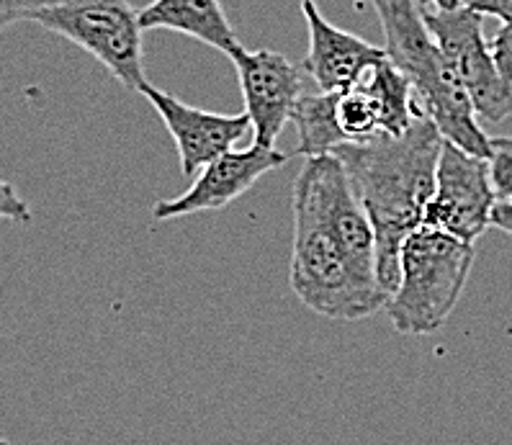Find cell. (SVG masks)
<instances>
[{
	"label": "cell",
	"instance_id": "obj_1",
	"mask_svg": "<svg viewBox=\"0 0 512 445\" xmlns=\"http://www.w3.org/2000/svg\"><path fill=\"white\" fill-rule=\"evenodd\" d=\"M446 139L428 116L399 137L379 134L368 142H350L335 155L348 170L376 232V271L386 294L399 283V253L404 240L425 224V209L435 191V168Z\"/></svg>",
	"mask_w": 512,
	"mask_h": 445
},
{
	"label": "cell",
	"instance_id": "obj_2",
	"mask_svg": "<svg viewBox=\"0 0 512 445\" xmlns=\"http://www.w3.org/2000/svg\"><path fill=\"white\" fill-rule=\"evenodd\" d=\"M291 291L304 307L332 322H358L386 307L389 294L368 283L350 263L327 217L320 188L304 163L294 186Z\"/></svg>",
	"mask_w": 512,
	"mask_h": 445
},
{
	"label": "cell",
	"instance_id": "obj_3",
	"mask_svg": "<svg viewBox=\"0 0 512 445\" xmlns=\"http://www.w3.org/2000/svg\"><path fill=\"white\" fill-rule=\"evenodd\" d=\"M384 29L386 60L410 80L417 109L438 127L440 137L458 150L489 160L474 103L448 65L443 49L430 34L420 0H371Z\"/></svg>",
	"mask_w": 512,
	"mask_h": 445
},
{
	"label": "cell",
	"instance_id": "obj_4",
	"mask_svg": "<svg viewBox=\"0 0 512 445\" xmlns=\"http://www.w3.org/2000/svg\"><path fill=\"white\" fill-rule=\"evenodd\" d=\"M474 245L422 224L399 253V283L384 312L402 335H433L446 325L464 294Z\"/></svg>",
	"mask_w": 512,
	"mask_h": 445
},
{
	"label": "cell",
	"instance_id": "obj_5",
	"mask_svg": "<svg viewBox=\"0 0 512 445\" xmlns=\"http://www.w3.org/2000/svg\"><path fill=\"white\" fill-rule=\"evenodd\" d=\"M34 21L96 57L127 91L147 85L139 11L129 0H62Z\"/></svg>",
	"mask_w": 512,
	"mask_h": 445
},
{
	"label": "cell",
	"instance_id": "obj_6",
	"mask_svg": "<svg viewBox=\"0 0 512 445\" xmlns=\"http://www.w3.org/2000/svg\"><path fill=\"white\" fill-rule=\"evenodd\" d=\"M422 16L438 47L443 49L448 65L458 83L464 85L466 96L474 103L476 116L489 124H500L512 116V83L502 78L494 62L492 44L482 34V13L461 8H428Z\"/></svg>",
	"mask_w": 512,
	"mask_h": 445
},
{
	"label": "cell",
	"instance_id": "obj_7",
	"mask_svg": "<svg viewBox=\"0 0 512 445\" xmlns=\"http://www.w3.org/2000/svg\"><path fill=\"white\" fill-rule=\"evenodd\" d=\"M489 160L443 142L435 168V191L425 209V224L438 227L458 240L474 245L492 227L497 206Z\"/></svg>",
	"mask_w": 512,
	"mask_h": 445
},
{
	"label": "cell",
	"instance_id": "obj_8",
	"mask_svg": "<svg viewBox=\"0 0 512 445\" xmlns=\"http://www.w3.org/2000/svg\"><path fill=\"white\" fill-rule=\"evenodd\" d=\"M240 78L245 114L253 127L255 145L276 147L278 134L294 116L296 103L307 91L309 75L304 65L286 60L281 52L258 49L247 52L245 47L229 57Z\"/></svg>",
	"mask_w": 512,
	"mask_h": 445
},
{
	"label": "cell",
	"instance_id": "obj_9",
	"mask_svg": "<svg viewBox=\"0 0 512 445\" xmlns=\"http://www.w3.org/2000/svg\"><path fill=\"white\" fill-rule=\"evenodd\" d=\"M289 157L276 147H247V150H229L214 163L206 165L196 173V181L191 183L186 193L175 199H163L152 206V219L155 222H168V219H181L199 211H217L227 204L237 201L242 193H247L255 183L271 170L281 168Z\"/></svg>",
	"mask_w": 512,
	"mask_h": 445
},
{
	"label": "cell",
	"instance_id": "obj_10",
	"mask_svg": "<svg viewBox=\"0 0 512 445\" xmlns=\"http://www.w3.org/2000/svg\"><path fill=\"white\" fill-rule=\"evenodd\" d=\"M142 96L155 106L157 116L163 119L165 129L173 137L186 178L196 175L224 152L232 150L253 129L245 111L242 114H211V111L178 101L150 83L142 88Z\"/></svg>",
	"mask_w": 512,
	"mask_h": 445
},
{
	"label": "cell",
	"instance_id": "obj_11",
	"mask_svg": "<svg viewBox=\"0 0 512 445\" xmlns=\"http://www.w3.org/2000/svg\"><path fill=\"white\" fill-rule=\"evenodd\" d=\"M302 13L309 29V52L302 65L320 91H348L371 67L386 60L384 47L330 24L314 0H302Z\"/></svg>",
	"mask_w": 512,
	"mask_h": 445
},
{
	"label": "cell",
	"instance_id": "obj_12",
	"mask_svg": "<svg viewBox=\"0 0 512 445\" xmlns=\"http://www.w3.org/2000/svg\"><path fill=\"white\" fill-rule=\"evenodd\" d=\"M142 31L170 29L232 57L242 49L219 0H152L139 11Z\"/></svg>",
	"mask_w": 512,
	"mask_h": 445
},
{
	"label": "cell",
	"instance_id": "obj_13",
	"mask_svg": "<svg viewBox=\"0 0 512 445\" xmlns=\"http://www.w3.org/2000/svg\"><path fill=\"white\" fill-rule=\"evenodd\" d=\"M335 101H338V93L320 91L309 80L307 91L302 93V98L296 103L294 116H291L296 134H299L296 155H330L338 147L348 145V139L343 137L338 127V119H335Z\"/></svg>",
	"mask_w": 512,
	"mask_h": 445
},
{
	"label": "cell",
	"instance_id": "obj_14",
	"mask_svg": "<svg viewBox=\"0 0 512 445\" xmlns=\"http://www.w3.org/2000/svg\"><path fill=\"white\" fill-rule=\"evenodd\" d=\"M489 173L500 201H512V137H489Z\"/></svg>",
	"mask_w": 512,
	"mask_h": 445
},
{
	"label": "cell",
	"instance_id": "obj_15",
	"mask_svg": "<svg viewBox=\"0 0 512 445\" xmlns=\"http://www.w3.org/2000/svg\"><path fill=\"white\" fill-rule=\"evenodd\" d=\"M57 3L62 0H0V31L19 21H34L39 11Z\"/></svg>",
	"mask_w": 512,
	"mask_h": 445
},
{
	"label": "cell",
	"instance_id": "obj_16",
	"mask_svg": "<svg viewBox=\"0 0 512 445\" xmlns=\"http://www.w3.org/2000/svg\"><path fill=\"white\" fill-rule=\"evenodd\" d=\"M0 219L16 224L31 222L29 204L21 199V193L16 191V186H11V183L6 181H0Z\"/></svg>",
	"mask_w": 512,
	"mask_h": 445
},
{
	"label": "cell",
	"instance_id": "obj_17",
	"mask_svg": "<svg viewBox=\"0 0 512 445\" xmlns=\"http://www.w3.org/2000/svg\"><path fill=\"white\" fill-rule=\"evenodd\" d=\"M492 55L497 67H500L502 78L507 83H512V21L510 24H502V29L494 34L492 42Z\"/></svg>",
	"mask_w": 512,
	"mask_h": 445
},
{
	"label": "cell",
	"instance_id": "obj_18",
	"mask_svg": "<svg viewBox=\"0 0 512 445\" xmlns=\"http://www.w3.org/2000/svg\"><path fill=\"white\" fill-rule=\"evenodd\" d=\"M466 6L471 11L482 13V16H494V19L505 21V24L512 21V0H466Z\"/></svg>",
	"mask_w": 512,
	"mask_h": 445
},
{
	"label": "cell",
	"instance_id": "obj_19",
	"mask_svg": "<svg viewBox=\"0 0 512 445\" xmlns=\"http://www.w3.org/2000/svg\"><path fill=\"white\" fill-rule=\"evenodd\" d=\"M492 227L512 237V201H497L492 211Z\"/></svg>",
	"mask_w": 512,
	"mask_h": 445
},
{
	"label": "cell",
	"instance_id": "obj_20",
	"mask_svg": "<svg viewBox=\"0 0 512 445\" xmlns=\"http://www.w3.org/2000/svg\"><path fill=\"white\" fill-rule=\"evenodd\" d=\"M420 6H428V8H461L466 6V0H420Z\"/></svg>",
	"mask_w": 512,
	"mask_h": 445
},
{
	"label": "cell",
	"instance_id": "obj_21",
	"mask_svg": "<svg viewBox=\"0 0 512 445\" xmlns=\"http://www.w3.org/2000/svg\"><path fill=\"white\" fill-rule=\"evenodd\" d=\"M0 445H11V443H8V440H3V438H0Z\"/></svg>",
	"mask_w": 512,
	"mask_h": 445
}]
</instances>
